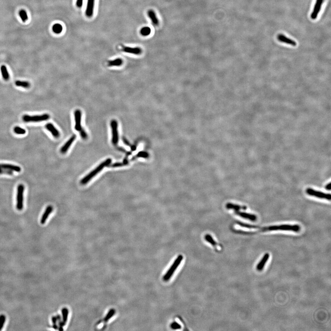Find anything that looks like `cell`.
<instances>
[{"mask_svg":"<svg viewBox=\"0 0 331 331\" xmlns=\"http://www.w3.org/2000/svg\"><path fill=\"white\" fill-rule=\"evenodd\" d=\"M237 224L241 227L248 228V229H258L259 231L261 232H267V231H293L295 232H298L300 231V227L298 225H289V224H282L280 225H273V226H266V227H260L257 225H251L243 223L237 222Z\"/></svg>","mask_w":331,"mask_h":331,"instance_id":"1","label":"cell"},{"mask_svg":"<svg viewBox=\"0 0 331 331\" xmlns=\"http://www.w3.org/2000/svg\"><path fill=\"white\" fill-rule=\"evenodd\" d=\"M111 162V159L109 158L106 160L105 161L101 163L94 170L92 171L88 174L84 178H83L82 180H81V184H82V185H85V184H87L92 178H93L96 175H97L98 173L100 172L104 167L108 166V165H110Z\"/></svg>","mask_w":331,"mask_h":331,"instance_id":"2","label":"cell"},{"mask_svg":"<svg viewBox=\"0 0 331 331\" xmlns=\"http://www.w3.org/2000/svg\"><path fill=\"white\" fill-rule=\"evenodd\" d=\"M183 259V256L182 255H179L177 258L174 261L173 263L172 264L171 267L168 269V271L163 276V280L164 281L167 282L171 279V277L174 273L175 271H176L177 269L179 266V264L182 262Z\"/></svg>","mask_w":331,"mask_h":331,"instance_id":"3","label":"cell"},{"mask_svg":"<svg viewBox=\"0 0 331 331\" xmlns=\"http://www.w3.org/2000/svg\"><path fill=\"white\" fill-rule=\"evenodd\" d=\"M25 186L22 184L18 185L17 193L16 208L18 210L21 211L24 208V193Z\"/></svg>","mask_w":331,"mask_h":331,"instance_id":"4","label":"cell"},{"mask_svg":"<svg viewBox=\"0 0 331 331\" xmlns=\"http://www.w3.org/2000/svg\"><path fill=\"white\" fill-rule=\"evenodd\" d=\"M50 118L49 115L48 114H44L41 115H25L23 116V120L24 122H41L42 121H47Z\"/></svg>","mask_w":331,"mask_h":331,"instance_id":"5","label":"cell"},{"mask_svg":"<svg viewBox=\"0 0 331 331\" xmlns=\"http://www.w3.org/2000/svg\"><path fill=\"white\" fill-rule=\"evenodd\" d=\"M306 192L308 195L312 197H316L320 199L328 200L330 201L331 200V194H327L324 192H321L318 190H315L313 189L308 188L306 190Z\"/></svg>","mask_w":331,"mask_h":331,"instance_id":"6","label":"cell"},{"mask_svg":"<svg viewBox=\"0 0 331 331\" xmlns=\"http://www.w3.org/2000/svg\"><path fill=\"white\" fill-rule=\"evenodd\" d=\"M111 126L112 131V142L115 146L118 144L119 141V133H118V125L117 121L113 120L111 121Z\"/></svg>","mask_w":331,"mask_h":331,"instance_id":"7","label":"cell"},{"mask_svg":"<svg viewBox=\"0 0 331 331\" xmlns=\"http://www.w3.org/2000/svg\"><path fill=\"white\" fill-rule=\"evenodd\" d=\"M75 128L76 131H80L83 128L82 127V112L80 110H76L75 111Z\"/></svg>","mask_w":331,"mask_h":331,"instance_id":"8","label":"cell"},{"mask_svg":"<svg viewBox=\"0 0 331 331\" xmlns=\"http://www.w3.org/2000/svg\"><path fill=\"white\" fill-rule=\"evenodd\" d=\"M323 0H317L314 6L313 12L311 13V18L312 19H316L321 9V6L323 3Z\"/></svg>","mask_w":331,"mask_h":331,"instance_id":"9","label":"cell"},{"mask_svg":"<svg viewBox=\"0 0 331 331\" xmlns=\"http://www.w3.org/2000/svg\"><path fill=\"white\" fill-rule=\"evenodd\" d=\"M234 213L236 215L244 218L250 220L251 221H255L257 219V217L254 214H251V213H247V212H242L239 211H234Z\"/></svg>","mask_w":331,"mask_h":331,"instance_id":"10","label":"cell"},{"mask_svg":"<svg viewBox=\"0 0 331 331\" xmlns=\"http://www.w3.org/2000/svg\"><path fill=\"white\" fill-rule=\"evenodd\" d=\"M95 0H88L86 15L88 17L90 18L93 16Z\"/></svg>","mask_w":331,"mask_h":331,"instance_id":"11","label":"cell"},{"mask_svg":"<svg viewBox=\"0 0 331 331\" xmlns=\"http://www.w3.org/2000/svg\"><path fill=\"white\" fill-rule=\"evenodd\" d=\"M277 39L279 41L283 43H286L289 45H292L293 46H296L297 43L291 39L289 38L286 37L285 35L282 34H279L277 36Z\"/></svg>","mask_w":331,"mask_h":331,"instance_id":"12","label":"cell"},{"mask_svg":"<svg viewBox=\"0 0 331 331\" xmlns=\"http://www.w3.org/2000/svg\"><path fill=\"white\" fill-rule=\"evenodd\" d=\"M46 128L49 130L52 135L55 138H59L60 137V133L57 128L54 126L53 124L49 123L46 125Z\"/></svg>","mask_w":331,"mask_h":331,"instance_id":"13","label":"cell"},{"mask_svg":"<svg viewBox=\"0 0 331 331\" xmlns=\"http://www.w3.org/2000/svg\"><path fill=\"white\" fill-rule=\"evenodd\" d=\"M76 138V135H73L70 139L68 140V141L61 148L60 150L61 153L62 154H64L67 152V150L69 149L70 147L72 146V144L73 142L75 141Z\"/></svg>","mask_w":331,"mask_h":331,"instance_id":"14","label":"cell"},{"mask_svg":"<svg viewBox=\"0 0 331 331\" xmlns=\"http://www.w3.org/2000/svg\"><path fill=\"white\" fill-rule=\"evenodd\" d=\"M123 51L125 53H130V54L138 55V54H141L142 53V49L138 47L132 48V47H125L123 48Z\"/></svg>","mask_w":331,"mask_h":331,"instance_id":"15","label":"cell"},{"mask_svg":"<svg viewBox=\"0 0 331 331\" xmlns=\"http://www.w3.org/2000/svg\"><path fill=\"white\" fill-rule=\"evenodd\" d=\"M53 211V207L52 206L49 205V206L47 207L46 210H45V212H44V213H43V215H42L41 220V224H44L46 223V220H47L48 218H49L50 214Z\"/></svg>","mask_w":331,"mask_h":331,"instance_id":"16","label":"cell"},{"mask_svg":"<svg viewBox=\"0 0 331 331\" xmlns=\"http://www.w3.org/2000/svg\"><path fill=\"white\" fill-rule=\"evenodd\" d=\"M269 258H270V254H269V253H266V254L263 256L260 262L258 263L257 267H256V269H257V270H258V271H261L263 270V268H264V266H265V264H266L267 261L269 259Z\"/></svg>","mask_w":331,"mask_h":331,"instance_id":"17","label":"cell"},{"mask_svg":"<svg viewBox=\"0 0 331 331\" xmlns=\"http://www.w3.org/2000/svg\"><path fill=\"white\" fill-rule=\"evenodd\" d=\"M0 168H5V169H8L12 171H15L16 172H21V168L20 166L16 165H12L9 164H0Z\"/></svg>","mask_w":331,"mask_h":331,"instance_id":"18","label":"cell"},{"mask_svg":"<svg viewBox=\"0 0 331 331\" xmlns=\"http://www.w3.org/2000/svg\"><path fill=\"white\" fill-rule=\"evenodd\" d=\"M226 207L227 209H232L234 211H239L241 209L246 210L247 209V207L246 206H241V205L230 203H227L226 204Z\"/></svg>","mask_w":331,"mask_h":331,"instance_id":"19","label":"cell"},{"mask_svg":"<svg viewBox=\"0 0 331 331\" xmlns=\"http://www.w3.org/2000/svg\"><path fill=\"white\" fill-rule=\"evenodd\" d=\"M148 16L150 18L152 21L153 25H158L159 24V20L158 19V18H157L155 12L152 10H149L148 12Z\"/></svg>","mask_w":331,"mask_h":331,"instance_id":"20","label":"cell"},{"mask_svg":"<svg viewBox=\"0 0 331 331\" xmlns=\"http://www.w3.org/2000/svg\"><path fill=\"white\" fill-rule=\"evenodd\" d=\"M123 60L121 58H117V59H115V60H112L108 62V65L110 67H113V66H121L123 65Z\"/></svg>","mask_w":331,"mask_h":331,"instance_id":"21","label":"cell"},{"mask_svg":"<svg viewBox=\"0 0 331 331\" xmlns=\"http://www.w3.org/2000/svg\"><path fill=\"white\" fill-rule=\"evenodd\" d=\"M1 71L3 78L5 81H7V80H9V78H10V76H9V73H8L7 68H6L5 65H3L1 66Z\"/></svg>","mask_w":331,"mask_h":331,"instance_id":"22","label":"cell"},{"mask_svg":"<svg viewBox=\"0 0 331 331\" xmlns=\"http://www.w3.org/2000/svg\"><path fill=\"white\" fill-rule=\"evenodd\" d=\"M52 29L53 31L55 34H60L63 31L62 25L61 24H58V23L54 24L53 26Z\"/></svg>","mask_w":331,"mask_h":331,"instance_id":"23","label":"cell"},{"mask_svg":"<svg viewBox=\"0 0 331 331\" xmlns=\"http://www.w3.org/2000/svg\"><path fill=\"white\" fill-rule=\"evenodd\" d=\"M62 321L64 324H66L68 319V315H69V310L66 308H64L62 310Z\"/></svg>","mask_w":331,"mask_h":331,"instance_id":"24","label":"cell"},{"mask_svg":"<svg viewBox=\"0 0 331 331\" xmlns=\"http://www.w3.org/2000/svg\"><path fill=\"white\" fill-rule=\"evenodd\" d=\"M15 84L18 87H22L24 88H29L30 86V83L27 81H16Z\"/></svg>","mask_w":331,"mask_h":331,"instance_id":"25","label":"cell"},{"mask_svg":"<svg viewBox=\"0 0 331 331\" xmlns=\"http://www.w3.org/2000/svg\"><path fill=\"white\" fill-rule=\"evenodd\" d=\"M151 33V29L149 27H144L140 30V34L144 37L149 36Z\"/></svg>","mask_w":331,"mask_h":331,"instance_id":"26","label":"cell"},{"mask_svg":"<svg viewBox=\"0 0 331 331\" xmlns=\"http://www.w3.org/2000/svg\"><path fill=\"white\" fill-rule=\"evenodd\" d=\"M205 240L211 244L214 247H218V245H217V243H216L215 241L213 240V238H212L211 236L209 235H206L205 237Z\"/></svg>","mask_w":331,"mask_h":331,"instance_id":"27","label":"cell"},{"mask_svg":"<svg viewBox=\"0 0 331 331\" xmlns=\"http://www.w3.org/2000/svg\"><path fill=\"white\" fill-rule=\"evenodd\" d=\"M115 311L113 309H112L111 310H110V311L107 313L106 316H105V318H104V322H107L115 314Z\"/></svg>","mask_w":331,"mask_h":331,"instance_id":"28","label":"cell"},{"mask_svg":"<svg viewBox=\"0 0 331 331\" xmlns=\"http://www.w3.org/2000/svg\"><path fill=\"white\" fill-rule=\"evenodd\" d=\"M19 16H20V18H21V19L23 22H25L28 19V17L27 14L26 12L25 11V10H21L19 11Z\"/></svg>","mask_w":331,"mask_h":331,"instance_id":"29","label":"cell"},{"mask_svg":"<svg viewBox=\"0 0 331 331\" xmlns=\"http://www.w3.org/2000/svg\"><path fill=\"white\" fill-rule=\"evenodd\" d=\"M14 131L15 134H26L25 130L19 127H15L14 129Z\"/></svg>","mask_w":331,"mask_h":331,"instance_id":"30","label":"cell"},{"mask_svg":"<svg viewBox=\"0 0 331 331\" xmlns=\"http://www.w3.org/2000/svg\"><path fill=\"white\" fill-rule=\"evenodd\" d=\"M13 171L5 168H0V174H6L13 175Z\"/></svg>","mask_w":331,"mask_h":331,"instance_id":"31","label":"cell"},{"mask_svg":"<svg viewBox=\"0 0 331 331\" xmlns=\"http://www.w3.org/2000/svg\"><path fill=\"white\" fill-rule=\"evenodd\" d=\"M6 317L4 315H0V331L3 328L4 325L5 323Z\"/></svg>","mask_w":331,"mask_h":331,"instance_id":"32","label":"cell"},{"mask_svg":"<svg viewBox=\"0 0 331 331\" xmlns=\"http://www.w3.org/2000/svg\"><path fill=\"white\" fill-rule=\"evenodd\" d=\"M52 320L53 323V325L52 328L55 329L57 330L58 329V327L57 326V319L56 317L55 316H53L52 318Z\"/></svg>","mask_w":331,"mask_h":331,"instance_id":"33","label":"cell"},{"mask_svg":"<svg viewBox=\"0 0 331 331\" xmlns=\"http://www.w3.org/2000/svg\"><path fill=\"white\" fill-rule=\"evenodd\" d=\"M171 328L173 329H178L181 328V326L177 322H173L171 325Z\"/></svg>","mask_w":331,"mask_h":331,"instance_id":"34","label":"cell"},{"mask_svg":"<svg viewBox=\"0 0 331 331\" xmlns=\"http://www.w3.org/2000/svg\"><path fill=\"white\" fill-rule=\"evenodd\" d=\"M136 157H137V158H147L148 157V154L146 152H140L137 155Z\"/></svg>","mask_w":331,"mask_h":331,"instance_id":"35","label":"cell"},{"mask_svg":"<svg viewBox=\"0 0 331 331\" xmlns=\"http://www.w3.org/2000/svg\"><path fill=\"white\" fill-rule=\"evenodd\" d=\"M125 166L124 163H121V162H116V163H114L112 165L110 166V167H119V166Z\"/></svg>","mask_w":331,"mask_h":331,"instance_id":"36","label":"cell"},{"mask_svg":"<svg viewBox=\"0 0 331 331\" xmlns=\"http://www.w3.org/2000/svg\"><path fill=\"white\" fill-rule=\"evenodd\" d=\"M80 135H81V137L83 138V139H86L88 138V135H87V133H86L85 131L82 129V130L80 131Z\"/></svg>","mask_w":331,"mask_h":331,"instance_id":"37","label":"cell"},{"mask_svg":"<svg viewBox=\"0 0 331 331\" xmlns=\"http://www.w3.org/2000/svg\"><path fill=\"white\" fill-rule=\"evenodd\" d=\"M83 0H76V5L77 7H82L83 6Z\"/></svg>","mask_w":331,"mask_h":331,"instance_id":"38","label":"cell"},{"mask_svg":"<svg viewBox=\"0 0 331 331\" xmlns=\"http://www.w3.org/2000/svg\"><path fill=\"white\" fill-rule=\"evenodd\" d=\"M331 182H329V184H327V185H326L325 188H326V189H327V190H330L331 189Z\"/></svg>","mask_w":331,"mask_h":331,"instance_id":"39","label":"cell"},{"mask_svg":"<svg viewBox=\"0 0 331 331\" xmlns=\"http://www.w3.org/2000/svg\"><path fill=\"white\" fill-rule=\"evenodd\" d=\"M123 141L124 143L125 144H126V145H127V146H131V145H130L129 142H128V141H127V140L126 139H125V138H123Z\"/></svg>","mask_w":331,"mask_h":331,"instance_id":"40","label":"cell"}]
</instances>
